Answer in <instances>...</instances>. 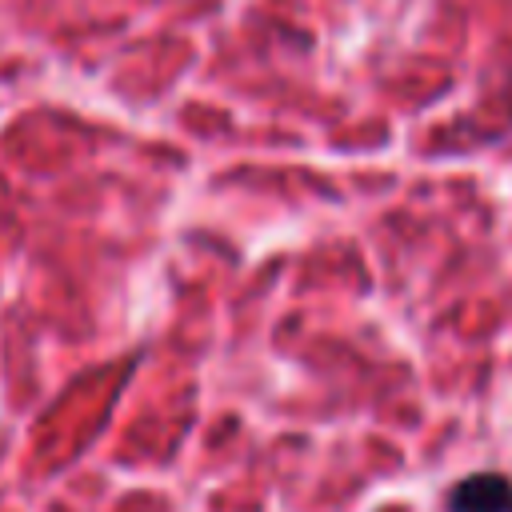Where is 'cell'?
Here are the masks:
<instances>
[{
    "mask_svg": "<svg viewBox=\"0 0 512 512\" xmlns=\"http://www.w3.org/2000/svg\"><path fill=\"white\" fill-rule=\"evenodd\" d=\"M448 512H512V480L504 472H472L452 484Z\"/></svg>",
    "mask_w": 512,
    "mask_h": 512,
    "instance_id": "6da1fadb",
    "label": "cell"
}]
</instances>
